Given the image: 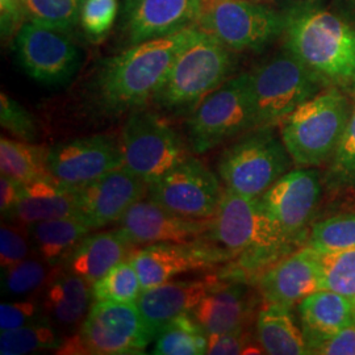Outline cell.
Returning a JSON list of instances; mask_svg holds the SVG:
<instances>
[{
	"mask_svg": "<svg viewBox=\"0 0 355 355\" xmlns=\"http://www.w3.org/2000/svg\"><path fill=\"white\" fill-rule=\"evenodd\" d=\"M292 164L290 153L272 128H255L223 150L217 174L225 189L259 198L291 170Z\"/></svg>",
	"mask_w": 355,
	"mask_h": 355,
	"instance_id": "7",
	"label": "cell"
},
{
	"mask_svg": "<svg viewBox=\"0 0 355 355\" xmlns=\"http://www.w3.org/2000/svg\"><path fill=\"white\" fill-rule=\"evenodd\" d=\"M32 252L51 266H62L66 257L91 229L74 216L51 218L28 225Z\"/></svg>",
	"mask_w": 355,
	"mask_h": 355,
	"instance_id": "28",
	"label": "cell"
},
{
	"mask_svg": "<svg viewBox=\"0 0 355 355\" xmlns=\"http://www.w3.org/2000/svg\"><path fill=\"white\" fill-rule=\"evenodd\" d=\"M1 270V291L12 297L29 296L46 287L60 271L38 257H28L24 261Z\"/></svg>",
	"mask_w": 355,
	"mask_h": 355,
	"instance_id": "32",
	"label": "cell"
},
{
	"mask_svg": "<svg viewBox=\"0 0 355 355\" xmlns=\"http://www.w3.org/2000/svg\"><path fill=\"white\" fill-rule=\"evenodd\" d=\"M145 195L148 183L123 166L74 189V217L91 230L104 228L117 223Z\"/></svg>",
	"mask_w": 355,
	"mask_h": 355,
	"instance_id": "17",
	"label": "cell"
},
{
	"mask_svg": "<svg viewBox=\"0 0 355 355\" xmlns=\"http://www.w3.org/2000/svg\"><path fill=\"white\" fill-rule=\"evenodd\" d=\"M257 336L266 354H309L304 333L297 327L290 305H265L257 318Z\"/></svg>",
	"mask_w": 355,
	"mask_h": 355,
	"instance_id": "27",
	"label": "cell"
},
{
	"mask_svg": "<svg viewBox=\"0 0 355 355\" xmlns=\"http://www.w3.org/2000/svg\"><path fill=\"white\" fill-rule=\"evenodd\" d=\"M299 315L309 354L337 331L355 325V300L320 290L299 303Z\"/></svg>",
	"mask_w": 355,
	"mask_h": 355,
	"instance_id": "23",
	"label": "cell"
},
{
	"mask_svg": "<svg viewBox=\"0 0 355 355\" xmlns=\"http://www.w3.org/2000/svg\"><path fill=\"white\" fill-rule=\"evenodd\" d=\"M64 343L51 321L26 325L0 333V354L26 355L42 350H60Z\"/></svg>",
	"mask_w": 355,
	"mask_h": 355,
	"instance_id": "31",
	"label": "cell"
},
{
	"mask_svg": "<svg viewBox=\"0 0 355 355\" xmlns=\"http://www.w3.org/2000/svg\"><path fill=\"white\" fill-rule=\"evenodd\" d=\"M224 190L218 178L198 158L189 155L148 184V198L175 215L212 218Z\"/></svg>",
	"mask_w": 355,
	"mask_h": 355,
	"instance_id": "13",
	"label": "cell"
},
{
	"mask_svg": "<svg viewBox=\"0 0 355 355\" xmlns=\"http://www.w3.org/2000/svg\"><path fill=\"white\" fill-rule=\"evenodd\" d=\"M286 48L327 87L355 95V28L325 10L287 17Z\"/></svg>",
	"mask_w": 355,
	"mask_h": 355,
	"instance_id": "3",
	"label": "cell"
},
{
	"mask_svg": "<svg viewBox=\"0 0 355 355\" xmlns=\"http://www.w3.org/2000/svg\"><path fill=\"white\" fill-rule=\"evenodd\" d=\"M353 104L349 95L327 87L280 123V137L293 165L318 167L329 162L343 140Z\"/></svg>",
	"mask_w": 355,
	"mask_h": 355,
	"instance_id": "4",
	"label": "cell"
},
{
	"mask_svg": "<svg viewBox=\"0 0 355 355\" xmlns=\"http://www.w3.org/2000/svg\"><path fill=\"white\" fill-rule=\"evenodd\" d=\"M318 253L321 290L337 292L355 300V248Z\"/></svg>",
	"mask_w": 355,
	"mask_h": 355,
	"instance_id": "35",
	"label": "cell"
},
{
	"mask_svg": "<svg viewBox=\"0 0 355 355\" xmlns=\"http://www.w3.org/2000/svg\"><path fill=\"white\" fill-rule=\"evenodd\" d=\"M202 0H124L120 32L128 46L196 26Z\"/></svg>",
	"mask_w": 355,
	"mask_h": 355,
	"instance_id": "18",
	"label": "cell"
},
{
	"mask_svg": "<svg viewBox=\"0 0 355 355\" xmlns=\"http://www.w3.org/2000/svg\"><path fill=\"white\" fill-rule=\"evenodd\" d=\"M313 354L355 355V325L333 334L318 346Z\"/></svg>",
	"mask_w": 355,
	"mask_h": 355,
	"instance_id": "44",
	"label": "cell"
},
{
	"mask_svg": "<svg viewBox=\"0 0 355 355\" xmlns=\"http://www.w3.org/2000/svg\"><path fill=\"white\" fill-rule=\"evenodd\" d=\"M204 239L236 255L225 263L218 279L246 282L259 278L267 268L295 252L278 225L263 209L259 198L225 189L211 228Z\"/></svg>",
	"mask_w": 355,
	"mask_h": 355,
	"instance_id": "2",
	"label": "cell"
},
{
	"mask_svg": "<svg viewBox=\"0 0 355 355\" xmlns=\"http://www.w3.org/2000/svg\"><path fill=\"white\" fill-rule=\"evenodd\" d=\"M124 166L120 141L110 135H94L49 148L48 168L64 186L78 189Z\"/></svg>",
	"mask_w": 355,
	"mask_h": 355,
	"instance_id": "16",
	"label": "cell"
},
{
	"mask_svg": "<svg viewBox=\"0 0 355 355\" xmlns=\"http://www.w3.org/2000/svg\"><path fill=\"white\" fill-rule=\"evenodd\" d=\"M306 245L318 252L355 248V211L316 223L311 229Z\"/></svg>",
	"mask_w": 355,
	"mask_h": 355,
	"instance_id": "36",
	"label": "cell"
},
{
	"mask_svg": "<svg viewBox=\"0 0 355 355\" xmlns=\"http://www.w3.org/2000/svg\"><path fill=\"white\" fill-rule=\"evenodd\" d=\"M321 182L316 167H297L280 177L259 196L267 215L296 246L304 241L306 227L320 203Z\"/></svg>",
	"mask_w": 355,
	"mask_h": 355,
	"instance_id": "15",
	"label": "cell"
},
{
	"mask_svg": "<svg viewBox=\"0 0 355 355\" xmlns=\"http://www.w3.org/2000/svg\"><path fill=\"white\" fill-rule=\"evenodd\" d=\"M258 128L252 73L229 78L208 94L187 120V144L205 154Z\"/></svg>",
	"mask_w": 355,
	"mask_h": 355,
	"instance_id": "6",
	"label": "cell"
},
{
	"mask_svg": "<svg viewBox=\"0 0 355 355\" xmlns=\"http://www.w3.org/2000/svg\"><path fill=\"white\" fill-rule=\"evenodd\" d=\"M202 33L199 26H190L166 37L128 46L105 60L92 85L98 107L107 114L142 108L153 101L178 55Z\"/></svg>",
	"mask_w": 355,
	"mask_h": 355,
	"instance_id": "1",
	"label": "cell"
},
{
	"mask_svg": "<svg viewBox=\"0 0 355 355\" xmlns=\"http://www.w3.org/2000/svg\"><path fill=\"white\" fill-rule=\"evenodd\" d=\"M0 124L15 137L26 142L38 139V127L35 117L26 108L1 92L0 96Z\"/></svg>",
	"mask_w": 355,
	"mask_h": 355,
	"instance_id": "38",
	"label": "cell"
},
{
	"mask_svg": "<svg viewBox=\"0 0 355 355\" xmlns=\"http://www.w3.org/2000/svg\"><path fill=\"white\" fill-rule=\"evenodd\" d=\"M17 62L46 86L69 83L82 64V53L66 31L26 20L15 36Z\"/></svg>",
	"mask_w": 355,
	"mask_h": 355,
	"instance_id": "12",
	"label": "cell"
},
{
	"mask_svg": "<svg viewBox=\"0 0 355 355\" xmlns=\"http://www.w3.org/2000/svg\"><path fill=\"white\" fill-rule=\"evenodd\" d=\"M92 299V283L73 272L60 270L45 287L41 303L51 324L73 330L82 325Z\"/></svg>",
	"mask_w": 355,
	"mask_h": 355,
	"instance_id": "26",
	"label": "cell"
},
{
	"mask_svg": "<svg viewBox=\"0 0 355 355\" xmlns=\"http://www.w3.org/2000/svg\"><path fill=\"white\" fill-rule=\"evenodd\" d=\"M322 182L331 192H355V103L343 140L328 162Z\"/></svg>",
	"mask_w": 355,
	"mask_h": 355,
	"instance_id": "34",
	"label": "cell"
},
{
	"mask_svg": "<svg viewBox=\"0 0 355 355\" xmlns=\"http://www.w3.org/2000/svg\"><path fill=\"white\" fill-rule=\"evenodd\" d=\"M265 304H299L321 290V267L318 250L311 246L295 250L268 267L258 278Z\"/></svg>",
	"mask_w": 355,
	"mask_h": 355,
	"instance_id": "20",
	"label": "cell"
},
{
	"mask_svg": "<svg viewBox=\"0 0 355 355\" xmlns=\"http://www.w3.org/2000/svg\"><path fill=\"white\" fill-rule=\"evenodd\" d=\"M236 255L208 239L145 245L130 255L142 291L178 275L228 263Z\"/></svg>",
	"mask_w": 355,
	"mask_h": 355,
	"instance_id": "14",
	"label": "cell"
},
{
	"mask_svg": "<svg viewBox=\"0 0 355 355\" xmlns=\"http://www.w3.org/2000/svg\"><path fill=\"white\" fill-rule=\"evenodd\" d=\"M133 248L136 246L120 229L87 234L66 257L62 270L94 283L117 263L129 259Z\"/></svg>",
	"mask_w": 355,
	"mask_h": 355,
	"instance_id": "24",
	"label": "cell"
},
{
	"mask_svg": "<svg viewBox=\"0 0 355 355\" xmlns=\"http://www.w3.org/2000/svg\"><path fill=\"white\" fill-rule=\"evenodd\" d=\"M207 350L208 336L202 325L192 313H183L158 331L153 354L203 355Z\"/></svg>",
	"mask_w": 355,
	"mask_h": 355,
	"instance_id": "30",
	"label": "cell"
},
{
	"mask_svg": "<svg viewBox=\"0 0 355 355\" xmlns=\"http://www.w3.org/2000/svg\"><path fill=\"white\" fill-rule=\"evenodd\" d=\"M32 242L28 225L3 224L0 228V266H12L29 257Z\"/></svg>",
	"mask_w": 355,
	"mask_h": 355,
	"instance_id": "40",
	"label": "cell"
},
{
	"mask_svg": "<svg viewBox=\"0 0 355 355\" xmlns=\"http://www.w3.org/2000/svg\"><path fill=\"white\" fill-rule=\"evenodd\" d=\"M211 223L212 218L175 215L148 198L132 204L116 224L129 241L135 246H141L204 239Z\"/></svg>",
	"mask_w": 355,
	"mask_h": 355,
	"instance_id": "19",
	"label": "cell"
},
{
	"mask_svg": "<svg viewBox=\"0 0 355 355\" xmlns=\"http://www.w3.org/2000/svg\"><path fill=\"white\" fill-rule=\"evenodd\" d=\"M248 334L245 328L230 330L223 334L208 337V350L207 354L234 355L243 354V350L248 346Z\"/></svg>",
	"mask_w": 355,
	"mask_h": 355,
	"instance_id": "42",
	"label": "cell"
},
{
	"mask_svg": "<svg viewBox=\"0 0 355 355\" xmlns=\"http://www.w3.org/2000/svg\"><path fill=\"white\" fill-rule=\"evenodd\" d=\"M258 128L277 127L327 86L287 48L252 71Z\"/></svg>",
	"mask_w": 355,
	"mask_h": 355,
	"instance_id": "9",
	"label": "cell"
},
{
	"mask_svg": "<svg viewBox=\"0 0 355 355\" xmlns=\"http://www.w3.org/2000/svg\"><path fill=\"white\" fill-rule=\"evenodd\" d=\"M250 293L243 282L218 279L191 312L208 337L245 328L252 311Z\"/></svg>",
	"mask_w": 355,
	"mask_h": 355,
	"instance_id": "21",
	"label": "cell"
},
{
	"mask_svg": "<svg viewBox=\"0 0 355 355\" xmlns=\"http://www.w3.org/2000/svg\"><path fill=\"white\" fill-rule=\"evenodd\" d=\"M49 321L41 302L20 299L0 305V330L17 329L26 325Z\"/></svg>",
	"mask_w": 355,
	"mask_h": 355,
	"instance_id": "41",
	"label": "cell"
},
{
	"mask_svg": "<svg viewBox=\"0 0 355 355\" xmlns=\"http://www.w3.org/2000/svg\"><path fill=\"white\" fill-rule=\"evenodd\" d=\"M74 189L54 178H44L23 184L21 196L7 220L13 224L31 225L40 221L74 216Z\"/></svg>",
	"mask_w": 355,
	"mask_h": 355,
	"instance_id": "25",
	"label": "cell"
},
{
	"mask_svg": "<svg viewBox=\"0 0 355 355\" xmlns=\"http://www.w3.org/2000/svg\"><path fill=\"white\" fill-rule=\"evenodd\" d=\"M232 51L203 31L200 37L178 55L153 102L170 114H191L208 94L232 76Z\"/></svg>",
	"mask_w": 355,
	"mask_h": 355,
	"instance_id": "5",
	"label": "cell"
},
{
	"mask_svg": "<svg viewBox=\"0 0 355 355\" xmlns=\"http://www.w3.org/2000/svg\"><path fill=\"white\" fill-rule=\"evenodd\" d=\"M49 148L32 145L26 141L0 140L1 175L26 184L38 179L51 177L48 168Z\"/></svg>",
	"mask_w": 355,
	"mask_h": 355,
	"instance_id": "29",
	"label": "cell"
},
{
	"mask_svg": "<svg viewBox=\"0 0 355 355\" xmlns=\"http://www.w3.org/2000/svg\"><path fill=\"white\" fill-rule=\"evenodd\" d=\"M230 51H262L286 31L287 17L243 0H207L198 24Z\"/></svg>",
	"mask_w": 355,
	"mask_h": 355,
	"instance_id": "11",
	"label": "cell"
},
{
	"mask_svg": "<svg viewBox=\"0 0 355 355\" xmlns=\"http://www.w3.org/2000/svg\"><path fill=\"white\" fill-rule=\"evenodd\" d=\"M119 13V0H85L80 24L87 36L99 40L112 28Z\"/></svg>",
	"mask_w": 355,
	"mask_h": 355,
	"instance_id": "39",
	"label": "cell"
},
{
	"mask_svg": "<svg viewBox=\"0 0 355 355\" xmlns=\"http://www.w3.org/2000/svg\"><path fill=\"white\" fill-rule=\"evenodd\" d=\"M215 280L216 277L205 279L168 280L141 292L137 306L154 336L157 337L158 331L173 318L191 313L209 291Z\"/></svg>",
	"mask_w": 355,
	"mask_h": 355,
	"instance_id": "22",
	"label": "cell"
},
{
	"mask_svg": "<svg viewBox=\"0 0 355 355\" xmlns=\"http://www.w3.org/2000/svg\"><path fill=\"white\" fill-rule=\"evenodd\" d=\"M26 19L69 32L80 21L83 0H23Z\"/></svg>",
	"mask_w": 355,
	"mask_h": 355,
	"instance_id": "37",
	"label": "cell"
},
{
	"mask_svg": "<svg viewBox=\"0 0 355 355\" xmlns=\"http://www.w3.org/2000/svg\"><path fill=\"white\" fill-rule=\"evenodd\" d=\"M155 336L137 303L95 300L79 331L64 341L60 354H144Z\"/></svg>",
	"mask_w": 355,
	"mask_h": 355,
	"instance_id": "8",
	"label": "cell"
},
{
	"mask_svg": "<svg viewBox=\"0 0 355 355\" xmlns=\"http://www.w3.org/2000/svg\"><path fill=\"white\" fill-rule=\"evenodd\" d=\"M124 166L148 184L190 154V146L165 119L139 108L128 117L121 137Z\"/></svg>",
	"mask_w": 355,
	"mask_h": 355,
	"instance_id": "10",
	"label": "cell"
},
{
	"mask_svg": "<svg viewBox=\"0 0 355 355\" xmlns=\"http://www.w3.org/2000/svg\"><path fill=\"white\" fill-rule=\"evenodd\" d=\"M26 19L23 0H0L1 37H12Z\"/></svg>",
	"mask_w": 355,
	"mask_h": 355,
	"instance_id": "43",
	"label": "cell"
},
{
	"mask_svg": "<svg viewBox=\"0 0 355 355\" xmlns=\"http://www.w3.org/2000/svg\"><path fill=\"white\" fill-rule=\"evenodd\" d=\"M141 292L140 278L130 259L121 261L92 283V296L98 302L137 303Z\"/></svg>",
	"mask_w": 355,
	"mask_h": 355,
	"instance_id": "33",
	"label": "cell"
},
{
	"mask_svg": "<svg viewBox=\"0 0 355 355\" xmlns=\"http://www.w3.org/2000/svg\"><path fill=\"white\" fill-rule=\"evenodd\" d=\"M23 184L13 180L12 178L0 177V212L3 217L11 215L15 207L19 203L21 196Z\"/></svg>",
	"mask_w": 355,
	"mask_h": 355,
	"instance_id": "45",
	"label": "cell"
}]
</instances>
